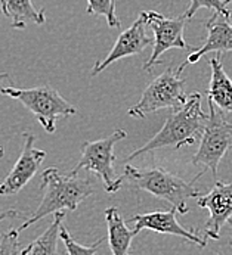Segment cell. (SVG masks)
<instances>
[{
	"mask_svg": "<svg viewBox=\"0 0 232 255\" xmlns=\"http://www.w3.org/2000/svg\"><path fill=\"white\" fill-rule=\"evenodd\" d=\"M224 1H225V3H227V4H228V3H230V1H231V0H224Z\"/></svg>",
	"mask_w": 232,
	"mask_h": 255,
	"instance_id": "obj_27",
	"label": "cell"
},
{
	"mask_svg": "<svg viewBox=\"0 0 232 255\" xmlns=\"http://www.w3.org/2000/svg\"><path fill=\"white\" fill-rule=\"evenodd\" d=\"M206 170L198 173L191 182L182 180L179 176L160 168H135L132 165H124V180L139 190H145L155 198L167 201L173 208L178 210L179 214H187L190 208L187 207L188 199H198L201 196V190L194 186Z\"/></svg>",
	"mask_w": 232,
	"mask_h": 255,
	"instance_id": "obj_3",
	"label": "cell"
},
{
	"mask_svg": "<svg viewBox=\"0 0 232 255\" xmlns=\"http://www.w3.org/2000/svg\"><path fill=\"white\" fill-rule=\"evenodd\" d=\"M40 186L43 189L41 202L24 221V224L18 227L19 233L46 216L64 211H76L86 198L95 193V182L92 179L78 177L71 171L68 174H61L55 167L46 168L41 173Z\"/></svg>",
	"mask_w": 232,
	"mask_h": 255,
	"instance_id": "obj_1",
	"label": "cell"
},
{
	"mask_svg": "<svg viewBox=\"0 0 232 255\" xmlns=\"http://www.w3.org/2000/svg\"><path fill=\"white\" fill-rule=\"evenodd\" d=\"M86 12L89 15L104 16L111 28H120L121 25L116 13V0H87Z\"/></svg>",
	"mask_w": 232,
	"mask_h": 255,
	"instance_id": "obj_18",
	"label": "cell"
},
{
	"mask_svg": "<svg viewBox=\"0 0 232 255\" xmlns=\"http://www.w3.org/2000/svg\"><path fill=\"white\" fill-rule=\"evenodd\" d=\"M224 55L216 53V56L209 59L212 70L210 84H209V101H212L224 112H232V80L227 74L221 61Z\"/></svg>",
	"mask_w": 232,
	"mask_h": 255,
	"instance_id": "obj_14",
	"label": "cell"
},
{
	"mask_svg": "<svg viewBox=\"0 0 232 255\" xmlns=\"http://www.w3.org/2000/svg\"><path fill=\"white\" fill-rule=\"evenodd\" d=\"M126 136H127L126 130L118 128L105 139L83 142L80 146V152H81L80 161L71 173L78 174L80 170L93 171L95 174H98V177H101L105 186V190L108 193H114L120 190L121 184L124 182V177L123 176L118 177L114 173V161H116L114 147Z\"/></svg>",
	"mask_w": 232,
	"mask_h": 255,
	"instance_id": "obj_6",
	"label": "cell"
},
{
	"mask_svg": "<svg viewBox=\"0 0 232 255\" xmlns=\"http://www.w3.org/2000/svg\"><path fill=\"white\" fill-rule=\"evenodd\" d=\"M207 27V38L206 43L195 49L193 53L185 59L179 67L178 73L182 75L187 65L198 62L203 56H206L210 52H216L219 55H224L227 52H232V22L230 16H225L222 13L215 12L210 19L206 24Z\"/></svg>",
	"mask_w": 232,
	"mask_h": 255,
	"instance_id": "obj_13",
	"label": "cell"
},
{
	"mask_svg": "<svg viewBox=\"0 0 232 255\" xmlns=\"http://www.w3.org/2000/svg\"><path fill=\"white\" fill-rule=\"evenodd\" d=\"M185 78L172 67L148 84L139 102L133 105L127 114L133 118H145L160 110H179L188 101L185 93Z\"/></svg>",
	"mask_w": 232,
	"mask_h": 255,
	"instance_id": "obj_5",
	"label": "cell"
},
{
	"mask_svg": "<svg viewBox=\"0 0 232 255\" xmlns=\"http://www.w3.org/2000/svg\"><path fill=\"white\" fill-rule=\"evenodd\" d=\"M145 27H147V21L141 12L139 16L136 18V21L118 36L113 49L110 50V53L102 61H98L95 64L90 75L96 77L98 74L104 73V70H107L111 64H114L123 58L141 55L147 49L148 44L154 43V38L147 36Z\"/></svg>",
	"mask_w": 232,
	"mask_h": 255,
	"instance_id": "obj_10",
	"label": "cell"
},
{
	"mask_svg": "<svg viewBox=\"0 0 232 255\" xmlns=\"http://www.w3.org/2000/svg\"><path fill=\"white\" fill-rule=\"evenodd\" d=\"M19 248V232L18 229H10L0 233V255H18Z\"/></svg>",
	"mask_w": 232,
	"mask_h": 255,
	"instance_id": "obj_21",
	"label": "cell"
},
{
	"mask_svg": "<svg viewBox=\"0 0 232 255\" xmlns=\"http://www.w3.org/2000/svg\"><path fill=\"white\" fill-rule=\"evenodd\" d=\"M4 80H9L7 73H0V86H1V83H4Z\"/></svg>",
	"mask_w": 232,
	"mask_h": 255,
	"instance_id": "obj_23",
	"label": "cell"
},
{
	"mask_svg": "<svg viewBox=\"0 0 232 255\" xmlns=\"http://www.w3.org/2000/svg\"><path fill=\"white\" fill-rule=\"evenodd\" d=\"M176 214H178V210L172 207V210H167V211H153V213H147V214H138V216L132 217L129 221L135 224L133 229L136 232L148 229L155 233L182 238L188 242L198 245L200 248H206V245H207L206 239H203L197 232L182 227V224L178 221Z\"/></svg>",
	"mask_w": 232,
	"mask_h": 255,
	"instance_id": "obj_12",
	"label": "cell"
},
{
	"mask_svg": "<svg viewBox=\"0 0 232 255\" xmlns=\"http://www.w3.org/2000/svg\"><path fill=\"white\" fill-rule=\"evenodd\" d=\"M201 7L212 9L213 12H218V13H222V15L231 18V12H230L227 3L224 0H190V6L182 15L187 19H191L194 15L198 12V9H201Z\"/></svg>",
	"mask_w": 232,
	"mask_h": 255,
	"instance_id": "obj_20",
	"label": "cell"
},
{
	"mask_svg": "<svg viewBox=\"0 0 232 255\" xmlns=\"http://www.w3.org/2000/svg\"><path fill=\"white\" fill-rule=\"evenodd\" d=\"M105 221L108 229V242L113 255H129L133 238L138 235L135 229H129L127 223L120 216L118 208L110 207L105 210Z\"/></svg>",
	"mask_w": 232,
	"mask_h": 255,
	"instance_id": "obj_16",
	"label": "cell"
},
{
	"mask_svg": "<svg viewBox=\"0 0 232 255\" xmlns=\"http://www.w3.org/2000/svg\"><path fill=\"white\" fill-rule=\"evenodd\" d=\"M230 224H231V236H230V245L232 247V219L230 220Z\"/></svg>",
	"mask_w": 232,
	"mask_h": 255,
	"instance_id": "obj_24",
	"label": "cell"
},
{
	"mask_svg": "<svg viewBox=\"0 0 232 255\" xmlns=\"http://www.w3.org/2000/svg\"><path fill=\"white\" fill-rule=\"evenodd\" d=\"M65 213L53 214V221L40 235L30 242L19 255H62L58 253V239L61 238V224L64 223Z\"/></svg>",
	"mask_w": 232,
	"mask_h": 255,
	"instance_id": "obj_17",
	"label": "cell"
},
{
	"mask_svg": "<svg viewBox=\"0 0 232 255\" xmlns=\"http://www.w3.org/2000/svg\"><path fill=\"white\" fill-rule=\"evenodd\" d=\"M147 25L154 33V47L150 59L144 64V71H151L155 65L161 64V55L169 49H193L184 40V30L187 24V18L181 15L179 18H167L155 10H144L142 12Z\"/></svg>",
	"mask_w": 232,
	"mask_h": 255,
	"instance_id": "obj_8",
	"label": "cell"
},
{
	"mask_svg": "<svg viewBox=\"0 0 232 255\" xmlns=\"http://www.w3.org/2000/svg\"><path fill=\"white\" fill-rule=\"evenodd\" d=\"M0 93L3 96L12 98L21 102L27 110L30 111L39 124L44 128L46 133H55L56 121L59 118H67L74 114L77 110L68 101H65L56 89L50 84H41L31 89H18V87H0Z\"/></svg>",
	"mask_w": 232,
	"mask_h": 255,
	"instance_id": "obj_4",
	"label": "cell"
},
{
	"mask_svg": "<svg viewBox=\"0 0 232 255\" xmlns=\"http://www.w3.org/2000/svg\"><path fill=\"white\" fill-rule=\"evenodd\" d=\"M201 208L209 210V220L206 221L204 233L210 239H219L221 229L232 217V184L216 182L207 195L197 199Z\"/></svg>",
	"mask_w": 232,
	"mask_h": 255,
	"instance_id": "obj_11",
	"label": "cell"
},
{
	"mask_svg": "<svg viewBox=\"0 0 232 255\" xmlns=\"http://www.w3.org/2000/svg\"><path fill=\"white\" fill-rule=\"evenodd\" d=\"M201 93H193L184 107H181L179 110H173L161 130L142 147L132 152L126 158V162H130L132 159L160 147L172 146L181 149L185 145H194L197 139L203 136V131L209 121V115L201 108Z\"/></svg>",
	"mask_w": 232,
	"mask_h": 255,
	"instance_id": "obj_2",
	"label": "cell"
},
{
	"mask_svg": "<svg viewBox=\"0 0 232 255\" xmlns=\"http://www.w3.org/2000/svg\"><path fill=\"white\" fill-rule=\"evenodd\" d=\"M28 219L30 216L22 213V211H18V210H6V211H0V223L3 220H9V219Z\"/></svg>",
	"mask_w": 232,
	"mask_h": 255,
	"instance_id": "obj_22",
	"label": "cell"
},
{
	"mask_svg": "<svg viewBox=\"0 0 232 255\" xmlns=\"http://www.w3.org/2000/svg\"><path fill=\"white\" fill-rule=\"evenodd\" d=\"M34 142H36V136L33 133L30 131L22 133V150L13 168L0 184L1 196H13L19 193L25 187V184L39 171V167L41 165L43 159L46 158V152L37 149L34 146Z\"/></svg>",
	"mask_w": 232,
	"mask_h": 255,
	"instance_id": "obj_9",
	"label": "cell"
},
{
	"mask_svg": "<svg viewBox=\"0 0 232 255\" xmlns=\"http://www.w3.org/2000/svg\"><path fill=\"white\" fill-rule=\"evenodd\" d=\"M227 6H228L230 12H232V0H231V1H230V3H228V4H227Z\"/></svg>",
	"mask_w": 232,
	"mask_h": 255,
	"instance_id": "obj_26",
	"label": "cell"
},
{
	"mask_svg": "<svg viewBox=\"0 0 232 255\" xmlns=\"http://www.w3.org/2000/svg\"><path fill=\"white\" fill-rule=\"evenodd\" d=\"M1 13L10 19L13 30H24L28 24L43 25L46 22L44 7L37 9L31 0H0Z\"/></svg>",
	"mask_w": 232,
	"mask_h": 255,
	"instance_id": "obj_15",
	"label": "cell"
},
{
	"mask_svg": "<svg viewBox=\"0 0 232 255\" xmlns=\"http://www.w3.org/2000/svg\"><path fill=\"white\" fill-rule=\"evenodd\" d=\"M61 239L65 245V251H67V255H96L99 247L104 244V238L98 239L95 244L89 245V247H84V245H80L77 244L73 236L70 235V232L67 230V227L64 226V223L61 224Z\"/></svg>",
	"mask_w": 232,
	"mask_h": 255,
	"instance_id": "obj_19",
	"label": "cell"
},
{
	"mask_svg": "<svg viewBox=\"0 0 232 255\" xmlns=\"http://www.w3.org/2000/svg\"><path fill=\"white\" fill-rule=\"evenodd\" d=\"M215 255H222V254H215Z\"/></svg>",
	"mask_w": 232,
	"mask_h": 255,
	"instance_id": "obj_28",
	"label": "cell"
},
{
	"mask_svg": "<svg viewBox=\"0 0 232 255\" xmlns=\"http://www.w3.org/2000/svg\"><path fill=\"white\" fill-rule=\"evenodd\" d=\"M232 149V123L227 121L224 111L209 101V121L203 131L200 147L193 156L194 165H204L218 177V168L224 156Z\"/></svg>",
	"mask_w": 232,
	"mask_h": 255,
	"instance_id": "obj_7",
	"label": "cell"
},
{
	"mask_svg": "<svg viewBox=\"0 0 232 255\" xmlns=\"http://www.w3.org/2000/svg\"><path fill=\"white\" fill-rule=\"evenodd\" d=\"M3 155H4V149H3V147L0 146V159L3 158Z\"/></svg>",
	"mask_w": 232,
	"mask_h": 255,
	"instance_id": "obj_25",
	"label": "cell"
}]
</instances>
